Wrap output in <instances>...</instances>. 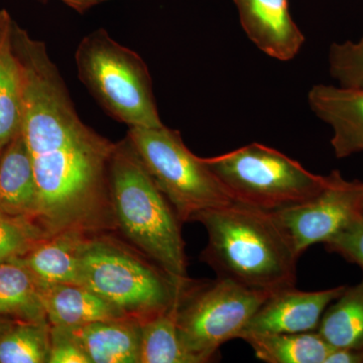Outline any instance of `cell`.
Wrapping results in <instances>:
<instances>
[{
  "instance_id": "obj_8",
  "label": "cell",
  "mask_w": 363,
  "mask_h": 363,
  "mask_svg": "<svg viewBox=\"0 0 363 363\" xmlns=\"http://www.w3.org/2000/svg\"><path fill=\"white\" fill-rule=\"evenodd\" d=\"M269 295L227 279L193 281L176 308L182 343L198 363L212 362L223 344L240 337Z\"/></svg>"
},
{
  "instance_id": "obj_10",
  "label": "cell",
  "mask_w": 363,
  "mask_h": 363,
  "mask_svg": "<svg viewBox=\"0 0 363 363\" xmlns=\"http://www.w3.org/2000/svg\"><path fill=\"white\" fill-rule=\"evenodd\" d=\"M305 292L296 286L271 294L248 322L240 337L247 334L303 333L317 331L325 310L345 290Z\"/></svg>"
},
{
  "instance_id": "obj_5",
  "label": "cell",
  "mask_w": 363,
  "mask_h": 363,
  "mask_svg": "<svg viewBox=\"0 0 363 363\" xmlns=\"http://www.w3.org/2000/svg\"><path fill=\"white\" fill-rule=\"evenodd\" d=\"M75 62L81 82L112 118L128 128L164 125L147 64L138 52L112 39L105 28L80 40Z\"/></svg>"
},
{
  "instance_id": "obj_13",
  "label": "cell",
  "mask_w": 363,
  "mask_h": 363,
  "mask_svg": "<svg viewBox=\"0 0 363 363\" xmlns=\"http://www.w3.org/2000/svg\"><path fill=\"white\" fill-rule=\"evenodd\" d=\"M39 281L51 326L74 328L92 322L128 318L87 286Z\"/></svg>"
},
{
  "instance_id": "obj_20",
  "label": "cell",
  "mask_w": 363,
  "mask_h": 363,
  "mask_svg": "<svg viewBox=\"0 0 363 363\" xmlns=\"http://www.w3.org/2000/svg\"><path fill=\"white\" fill-rule=\"evenodd\" d=\"M317 331L332 348L363 350V279L328 306Z\"/></svg>"
},
{
  "instance_id": "obj_9",
  "label": "cell",
  "mask_w": 363,
  "mask_h": 363,
  "mask_svg": "<svg viewBox=\"0 0 363 363\" xmlns=\"http://www.w3.org/2000/svg\"><path fill=\"white\" fill-rule=\"evenodd\" d=\"M363 213V183L345 180L338 171L327 176L323 189L311 199L272 212L302 255L316 243H326Z\"/></svg>"
},
{
  "instance_id": "obj_29",
  "label": "cell",
  "mask_w": 363,
  "mask_h": 363,
  "mask_svg": "<svg viewBox=\"0 0 363 363\" xmlns=\"http://www.w3.org/2000/svg\"><path fill=\"white\" fill-rule=\"evenodd\" d=\"M0 319H1V318H0Z\"/></svg>"
},
{
  "instance_id": "obj_21",
  "label": "cell",
  "mask_w": 363,
  "mask_h": 363,
  "mask_svg": "<svg viewBox=\"0 0 363 363\" xmlns=\"http://www.w3.org/2000/svg\"><path fill=\"white\" fill-rule=\"evenodd\" d=\"M49 322L0 319V363H48Z\"/></svg>"
},
{
  "instance_id": "obj_11",
  "label": "cell",
  "mask_w": 363,
  "mask_h": 363,
  "mask_svg": "<svg viewBox=\"0 0 363 363\" xmlns=\"http://www.w3.org/2000/svg\"><path fill=\"white\" fill-rule=\"evenodd\" d=\"M243 30L260 51L279 61H291L305 37L294 21L289 0H233Z\"/></svg>"
},
{
  "instance_id": "obj_19",
  "label": "cell",
  "mask_w": 363,
  "mask_h": 363,
  "mask_svg": "<svg viewBox=\"0 0 363 363\" xmlns=\"http://www.w3.org/2000/svg\"><path fill=\"white\" fill-rule=\"evenodd\" d=\"M240 339L267 363H325L333 348L318 331L303 333L247 334Z\"/></svg>"
},
{
  "instance_id": "obj_17",
  "label": "cell",
  "mask_w": 363,
  "mask_h": 363,
  "mask_svg": "<svg viewBox=\"0 0 363 363\" xmlns=\"http://www.w3.org/2000/svg\"><path fill=\"white\" fill-rule=\"evenodd\" d=\"M13 18L0 11V152L21 130L23 80L11 42Z\"/></svg>"
},
{
  "instance_id": "obj_2",
  "label": "cell",
  "mask_w": 363,
  "mask_h": 363,
  "mask_svg": "<svg viewBox=\"0 0 363 363\" xmlns=\"http://www.w3.org/2000/svg\"><path fill=\"white\" fill-rule=\"evenodd\" d=\"M192 222L206 229L200 259L217 278L267 294L296 286L300 255L272 212L234 202L200 212Z\"/></svg>"
},
{
  "instance_id": "obj_24",
  "label": "cell",
  "mask_w": 363,
  "mask_h": 363,
  "mask_svg": "<svg viewBox=\"0 0 363 363\" xmlns=\"http://www.w3.org/2000/svg\"><path fill=\"white\" fill-rule=\"evenodd\" d=\"M328 61L331 77L339 86L363 90V35L357 43H333Z\"/></svg>"
},
{
  "instance_id": "obj_18",
  "label": "cell",
  "mask_w": 363,
  "mask_h": 363,
  "mask_svg": "<svg viewBox=\"0 0 363 363\" xmlns=\"http://www.w3.org/2000/svg\"><path fill=\"white\" fill-rule=\"evenodd\" d=\"M0 318L49 322L39 279L18 259L0 264Z\"/></svg>"
},
{
  "instance_id": "obj_16",
  "label": "cell",
  "mask_w": 363,
  "mask_h": 363,
  "mask_svg": "<svg viewBox=\"0 0 363 363\" xmlns=\"http://www.w3.org/2000/svg\"><path fill=\"white\" fill-rule=\"evenodd\" d=\"M88 238L74 231L58 233L38 241L18 259L40 281L80 284L81 252Z\"/></svg>"
},
{
  "instance_id": "obj_22",
  "label": "cell",
  "mask_w": 363,
  "mask_h": 363,
  "mask_svg": "<svg viewBox=\"0 0 363 363\" xmlns=\"http://www.w3.org/2000/svg\"><path fill=\"white\" fill-rule=\"evenodd\" d=\"M176 308L140 323V363H198L179 336Z\"/></svg>"
},
{
  "instance_id": "obj_28",
  "label": "cell",
  "mask_w": 363,
  "mask_h": 363,
  "mask_svg": "<svg viewBox=\"0 0 363 363\" xmlns=\"http://www.w3.org/2000/svg\"><path fill=\"white\" fill-rule=\"evenodd\" d=\"M79 13H84L92 7L99 6L108 0H61Z\"/></svg>"
},
{
  "instance_id": "obj_12",
  "label": "cell",
  "mask_w": 363,
  "mask_h": 363,
  "mask_svg": "<svg viewBox=\"0 0 363 363\" xmlns=\"http://www.w3.org/2000/svg\"><path fill=\"white\" fill-rule=\"evenodd\" d=\"M315 116L333 130L331 145L336 157L363 152V90L318 84L308 94Z\"/></svg>"
},
{
  "instance_id": "obj_23",
  "label": "cell",
  "mask_w": 363,
  "mask_h": 363,
  "mask_svg": "<svg viewBox=\"0 0 363 363\" xmlns=\"http://www.w3.org/2000/svg\"><path fill=\"white\" fill-rule=\"evenodd\" d=\"M43 238L30 219L0 211V264L23 257Z\"/></svg>"
},
{
  "instance_id": "obj_7",
  "label": "cell",
  "mask_w": 363,
  "mask_h": 363,
  "mask_svg": "<svg viewBox=\"0 0 363 363\" xmlns=\"http://www.w3.org/2000/svg\"><path fill=\"white\" fill-rule=\"evenodd\" d=\"M126 138L183 223L235 202L204 159L188 149L180 131L128 128Z\"/></svg>"
},
{
  "instance_id": "obj_4",
  "label": "cell",
  "mask_w": 363,
  "mask_h": 363,
  "mask_svg": "<svg viewBox=\"0 0 363 363\" xmlns=\"http://www.w3.org/2000/svg\"><path fill=\"white\" fill-rule=\"evenodd\" d=\"M116 233L91 235L83 245L80 284L140 323L178 306L192 285L179 286Z\"/></svg>"
},
{
  "instance_id": "obj_1",
  "label": "cell",
  "mask_w": 363,
  "mask_h": 363,
  "mask_svg": "<svg viewBox=\"0 0 363 363\" xmlns=\"http://www.w3.org/2000/svg\"><path fill=\"white\" fill-rule=\"evenodd\" d=\"M11 42L23 80L21 133L37 184L33 224L44 238L117 233L111 195L116 143L83 123L44 42L16 21Z\"/></svg>"
},
{
  "instance_id": "obj_14",
  "label": "cell",
  "mask_w": 363,
  "mask_h": 363,
  "mask_svg": "<svg viewBox=\"0 0 363 363\" xmlns=\"http://www.w3.org/2000/svg\"><path fill=\"white\" fill-rule=\"evenodd\" d=\"M67 329L91 363H140L142 332L138 320L121 318Z\"/></svg>"
},
{
  "instance_id": "obj_15",
  "label": "cell",
  "mask_w": 363,
  "mask_h": 363,
  "mask_svg": "<svg viewBox=\"0 0 363 363\" xmlns=\"http://www.w3.org/2000/svg\"><path fill=\"white\" fill-rule=\"evenodd\" d=\"M37 199L32 159L21 130L0 152V211L33 222Z\"/></svg>"
},
{
  "instance_id": "obj_27",
  "label": "cell",
  "mask_w": 363,
  "mask_h": 363,
  "mask_svg": "<svg viewBox=\"0 0 363 363\" xmlns=\"http://www.w3.org/2000/svg\"><path fill=\"white\" fill-rule=\"evenodd\" d=\"M325 363H363V350L333 348Z\"/></svg>"
},
{
  "instance_id": "obj_3",
  "label": "cell",
  "mask_w": 363,
  "mask_h": 363,
  "mask_svg": "<svg viewBox=\"0 0 363 363\" xmlns=\"http://www.w3.org/2000/svg\"><path fill=\"white\" fill-rule=\"evenodd\" d=\"M111 195L117 233L178 284L190 285L182 224L128 138L116 143Z\"/></svg>"
},
{
  "instance_id": "obj_6",
  "label": "cell",
  "mask_w": 363,
  "mask_h": 363,
  "mask_svg": "<svg viewBox=\"0 0 363 363\" xmlns=\"http://www.w3.org/2000/svg\"><path fill=\"white\" fill-rule=\"evenodd\" d=\"M203 159L234 201L267 212L308 201L327 182V176L315 175L283 152L257 143Z\"/></svg>"
},
{
  "instance_id": "obj_26",
  "label": "cell",
  "mask_w": 363,
  "mask_h": 363,
  "mask_svg": "<svg viewBox=\"0 0 363 363\" xmlns=\"http://www.w3.org/2000/svg\"><path fill=\"white\" fill-rule=\"evenodd\" d=\"M48 363H91L70 331L64 327L51 326Z\"/></svg>"
},
{
  "instance_id": "obj_25",
  "label": "cell",
  "mask_w": 363,
  "mask_h": 363,
  "mask_svg": "<svg viewBox=\"0 0 363 363\" xmlns=\"http://www.w3.org/2000/svg\"><path fill=\"white\" fill-rule=\"evenodd\" d=\"M324 245L329 252L338 253L363 269V213Z\"/></svg>"
}]
</instances>
